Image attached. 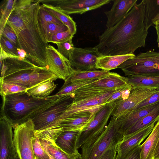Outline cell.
I'll return each instance as SVG.
<instances>
[{
  "label": "cell",
  "instance_id": "6da1fadb",
  "mask_svg": "<svg viewBox=\"0 0 159 159\" xmlns=\"http://www.w3.org/2000/svg\"><path fill=\"white\" fill-rule=\"evenodd\" d=\"M39 0H17L7 21L16 34L19 47L35 65L47 69L45 40L39 21Z\"/></svg>",
  "mask_w": 159,
  "mask_h": 159
},
{
  "label": "cell",
  "instance_id": "7a4b0ae2",
  "mask_svg": "<svg viewBox=\"0 0 159 159\" xmlns=\"http://www.w3.org/2000/svg\"><path fill=\"white\" fill-rule=\"evenodd\" d=\"M145 12L143 0L120 22L99 36V43L95 47L101 57L133 54L138 48L145 47L148 31L144 23Z\"/></svg>",
  "mask_w": 159,
  "mask_h": 159
},
{
  "label": "cell",
  "instance_id": "3957f363",
  "mask_svg": "<svg viewBox=\"0 0 159 159\" xmlns=\"http://www.w3.org/2000/svg\"><path fill=\"white\" fill-rule=\"evenodd\" d=\"M1 115L5 116L13 124L33 120L49 108L70 96H52L37 98L23 92L2 97Z\"/></svg>",
  "mask_w": 159,
  "mask_h": 159
},
{
  "label": "cell",
  "instance_id": "277c9868",
  "mask_svg": "<svg viewBox=\"0 0 159 159\" xmlns=\"http://www.w3.org/2000/svg\"><path fill=\"white\" fill-rule=\"evenodd\" d=\"M0 80L16 84L28 89L57 76L46 68L37 66L26 58L6 59L0 62Z\"/></svg>",
  "mask_w": 159,
  "mask_h": 159
},
{
  "label": "cell",
  "instance_id": "5b68a950",
  "mask_svg": "<svg viewBox=\"0 0 159 159\" xmlns=\"http://www.w3.org/2000/svg\"><path fill=\"white\" fill-rule=\"evenodd\" d=\"M103 106L80 112L66 118L56 120L45 128L36 131L40 139L55 140L64 131H80L93 119L96 113Z\"/></svg>",
  "mask_w": 159,
  "mask_h": 159
},
{
  "label": "cell",
  "instance_id": "8992f818",
  "mask_svg": "<svg viewBox=\"0 0 159 159\" xmlns=\"http://www.w3.org/2000/svg\"><path fill=\"white\" fill-rule=\"evenodd\" d=\"M123 136L115 118L112 116L106 129L98 138L82 146V159H100L109 149L118 146Z\"/></svg>",
  "mask_w": 159,
  "mask_h": 159
},
{
  "label": "cell",
  "instance_id": "52a82bcc",
  "mask_svg": "<svg viewBox=\"0 0 159 159\" xmlns=\"http://www.w3.org/2000/svg\"><path fill=\"white\" fill-rule=\"evenodd\" d=\"M13 140L16 154L20 159H35L32 138L36 130L32 119L20 124H13Z\"/></svg>",
  "mask_w": 159,
  "mask_h": 159
},
{
  "label": "cell",
  "instance_id": "ba28073f",
  "mask_svg": "<svg viewBox=\"0 0 159 159\" xmlns=\"http://www.w3.org/2000/svg\"><path fill=\"white\" fill-rule=\"evenodd\" d=\"M113 102L106 104L96 113L92 120L80 132L77 140V147L98 138L106 129L113 109Z\"/></svg>",
  "mask_w": 159,
  "mask_h": 159
},
{
  "label": "cell",
  "instance_id": "9c48e42d",
  "mask_svg": "<svg viewBox=\"0 0 159 159\" xmlns=\"http://www.w3.org/2000/svg\"><path fill=\"white\" fill-rule=\"evenodd\" d=\"M159 92V88L135 87L132 89L129 97L124 100L113 102L112 116L117 119L133 110L139 104L151 95Z\"/></svg>",
  "mask_w": 159,
  "mask_h": 159
},
{
  "label": "cell",
  "instance_id": "30bf717a",
  "mask_svg": "<svg viewBox=\"0 0 159 159\" xmlns=\"http://www.w3.org/2000/svg\"><path fill=\"white\" fill-rule=\"evenodd\" d=\"M60 8L68 14H80L96 9L110 2L111 0H39Z\"/></svg>",
  "mask_w": 159,
  "mask_h": 159
},
{
  "label": "cell",
  "instance_id": "8fae6325",
  "mask_svg": "<svg viewBox=\"0 0 159 159\" xmlns=\"http://www.w3.org/2000/svg\"><path fill=\"white\" fill-rule=\"evenodd\" d=\"M46 52L48 70L65 81L75 70L69 60L50 44L46 48Z\"/></svg>",
  "mask_w": 159,
  "mask_h": 159
},
{
  "label": "cell",
  "instance_id": "7c38bea8",
  "mask_svg": "<svg viewBox=\"0 0 159 159\" xmlns=\"http://www.w3.org/2000/svg\"><path fill=\"white\" fill-rule=\"evenodd\" d=\"M120 88L112 89L95 95L72 100L65 111L57 120L66 118L80 112L104 106L111 95Z\"/></svg>",
  "mask_w": 159,
  "mask_h": 159
},
{
  "label": "cell",
  "instance_id": "4fadbf2b",
  "mask_svg": "<svg viewBox=\"0 0 159 159\" xmlns=\"http://www.w3.org/2000/svg\"><path fill=\"white\" fill-rule=\"evenodd\" d=\"M100 57L95 47L84 48L75 47L69 60L72 66L75 70L90 71L96 70V64Z\"/></svg>",
  "mask_w": 159,
  "mask_h": 159
},
{
  "label": "cell",
  "instance_id": "5bb4252c",
  "mask_svg": "<svg viewBox=\"0 0 159 159\" xmlns=\"http://www.w3.org/2000/svg\"><path fill=\"white\" fill-rule=\"evenodd\" d=\"M12 128V122L5 116L1 115L0 159H16L17 157Z\"/></svg>",
  "mask_w": 159,
  "mask_h": 159
},
{
  "label": "cell",
  "instance_id": "9a60e30c",
  "mask_svg": "<svg viewBox=\"0 0 159 159\" xmlns=\"http://www.w3.org/2000/svg\"><path fill=\"white\" fill-rule=\"evenodd\" d=\"M125 75L159 76V60H148L133 63L124 62L120 65Z\"/></svg>",
  "mask_w": 159,
  "mask_h": 159
},
{
  "label": "cell",
  "instance_id": "2e32d148",
  "mask_svg": "<svg viewBox=\"0 0 159 159\" xmlns=\"http://www.w3.org/2000/svg\"><path fill=\"white\" fill-rule=\"evenodd\" d=\"M72 101L70 98L51 107L33 120L36 131L42 129L55 121L65 111Z\"/></svg>",
  "mask_w": 159,
  "mask_h": 159
},
{
  "label": "cell",
  "instance_id": "e0dca14e",
  "mask_svg": "<svg viewBox=\"0 0 159 159\" xmlns=\"http://www.w3.org/2000/svg\"><path fill=\"white\" fill-rule=\"evenodd\" d=\"M111 9L104 12L107 21L106 27L111 28L120 22L137 3V0H114Z\"/></svg>",
  "mask_w": 159,
  "mask_h": 159
},
{
  "label": "cell",
  "instance_id": "ac0fdd59",
  "mask_svg": "<svg viewBox=\"0 0 159 159\" xmlns=\"http://www.w3.org/2000/svg\"><path fill=\"white\" fill-rule=\"evenodd\" d=\"M159 105V102L146 107L132 110L116 119L117 125L123 135L141 118L146 116Z\"/></svg>",
  "mask_w": 159,
  "mask_h": 159
},
{
  "label": "cell",
  "instance_id": "d6986e66",
  "mask_svg": "<svg viewBox=\"0 0 159 159\" xmlns=\"http://www.w3.org/2000/svg\"><path fill=\"white\" fill-rule=\"evenodd\" d=\"M155 124L154 123L133 134L124 136L123 139L117 146V153H125L140 145L151 132Z\"/></svg>",
  "mask_w": 159,
  "mask_h": 159
},
{
  "label": "cell",
  "instance_id": "ffe728a7",
  "mask_svg": "<svg viewBox=\"0 0 159 159\" xmlns=\"http://www.w3.org/2000/svg\"><path fill=\"white\" fill-rule=\"evenodd\" d=\"M80 131H64L60 134L54 141L66 152L70 155L80 153L77 147V140Z\"/></svg>",
  "mask_w": 159,
  "mask_h": 159
},
{
  "label": "cell",
  "instance_id": "44dd1931",
  "mask_svg": "<svg viewBox=\"0 0 159 159\" xmlns=\"http://www.w3.org/2000/svg\"><path fill=\"white\" fill-rule=\"evenodd\" d=\"M134 54L106 56L99 57L96 66V69L109 71L118 68L124 62L134 57Z\"/></svg>",
  "mask_w": 159,
  "mask_h": 159
},
{
  "label": "cell",
  "instance_id": "7402d4cb",
  "mask_svg": "<svg viewBox=\"0 0 159 159\" xmlns=\"http://www.w3.org/2000/svg\"><path fill=\"white\" fill-rule=\"evenodd\" d=\"M159 139V120L154 126L146 140L140 146V159H153Z\"/></svg>",
  "mask_w": 159,
  "mask_h": 159
},
{
  "label": "cell",
  "instance_id": "603a6c76",
  "mask_svg": "<svg viewBox=\"0 0 159 159\" xmlns=\"http://www.w3.org/2000/svg\"><path fill=\"white\" fill-rule=\"evenodd\" d=\"M128 84L126 77L111 72L106 76L97 80L90 84L99 88L107 89H118Z\"/></svg>",
  "mask_w": 159,
  "mask_h": 159
},
{
  "label": "cell",
  "instance_id": "cb8c5ba5",
  "mask_svg": "<svg viewBox=\"0 0 159 159\" xmlns=\"http://www.w3.org/2000/svg\"><path fill=\"white\" fill-rule=\"evenodd\" d=\"M43 148L54 159H82L81 154L70 155L65 152L52 140L39 138Z\"/></svg>",
  "mask_w": 159,
  "mask_h": 159
},
{
  "label": "cell",
  "instance_id": "d4e9b609",
  "mask_svg": "<svg viewBox=\"0 0 159 159\" xmlns=\"http://www.w3.org/2000/svg\"><path fill=\"white\" fill-rule=\"evenodd\" d=\"M110 72L103 70L85 71L75 69L73 73L65 81L64 84L98 79L106 76Z\"/></svg>",
  "mask_w": 159,
  "mask_h": 159
},
{
  "label": "cell",
  "instance_id": "484cf974",
  "mask_svg": "<svg viewBox=\"0 0 159 159\" xmlns=\"http://www.w3.org/2000/svg\"><path fill=\"white\" fill-rule=\"evenodd\" d=\"M41 5L49 13L66 25L71 34L74 35L76 34L77 31L76 23L69 15L55 6L46 3H42Z\"/></svg>",
  "mask_w": 159,
  "mask_h": 159
},
{
  "label": "cell",
  "instance_id": "4316f807",
  "mask_svg": "<svg viewBox=\"0 0 159 159\" xmlns=\"http://www.w3.org/2000/svg\"><path fill=\"white\" fill-rule=\"evenodd\" d=\"M159 120V105L146 116L141 118L124 134H133Z\"/></svg>",
  "mask_w": 159,
  "mask_h": 159
},
{
  "label": "cell",
  "instance_id": "83f0119b",
  "mask_svg": "<svg viewBox=\"0 0 159 159\" xmlns=\"http://www.w3.org/2000/svg\"><path fill=\"white\" fill-rule=\"evenodd\" d=\"M126 78L128 84L133 88H159V76H132Z\"/></svg>",
  "mask_w": 159,
  "mask_h": 159
},
{
  "label": "cell",
  "instance_id": "f1b7e54d",
  "mask_svg": "<svg viewBox=\"0 0 159 159\" xmlns=\"http://www.w3.org/2000/svg\"><path fill=\"white\" fill-rule=\"evenodd\" d=\"M57 86V84L53 81L48 80L28 89L26 92L29 95L34 97H46L49 96Z\"/></svg>",
  "mask_w": 159,
  "mask_h": 159
},
{
  "label": "cell",
  "instance_id": "f546056e",
  "mask_svg": "<svg viewBox=\"0 0 159 159\" xmlns=\"http://www.w3.org/2000/svg\"><path fill=\"white\" fill-rule=\"evenodd\" d=\"M111 89L98 87L90 84L83 86L75 91L71 98L73 100H77L102 93Z\"/></svg>",
  "mask_w": 159,
  "mask_h": 159
},
{
  "label": "cell",
  "instance_id": "4dcf8cb0",
  "mask_svg": "<svg viewBox=\"0 0 159 159\" xmlns=\"http://www.w3.org/2000/svg\"><path fill=\"white\" fill-rule=\"evenodd\" d=\"M145 5L144 23L148 30L153 24L152 20L159 12V0H144Z\"/></svg>",
  "mask_w": 159,
  "mask_h": 159
},
{
  "label": "cell",
  "instance_id": "1f68e13d",
  "mask_svg": "<svg viewBox=\"0 0 159 159\" xmlns=\"http://www.w3.org/2000/svg\"><path fill=\"white\" fill-rule=\"evenodd\" d=\"M17 0H4L0 5V36L16 4Z\"/></svg>",
  "mask_w": 159,
  "mask_h": 159
},
{
  "label": "cell",
  "instance_id": "d6a6232c",
  "mask_svg": "<svg viewBox=\"0 0 159 159\" xmlns=\"http://www.w3.org/2000/svg\"><path fill=\"white\" fill-rule=\"evenodd\" d=\"M40 25L46 41L47 43L49 42L52 37L53 35L69 30L68 27L65 25H58L53 23H48Z\"/></svg>",
  "mask_w": 159,
  "mask_h": 159
},
{
  "label": "cell",
  "instance_id": "836d02e7",
  "mask_svg": "<svg viewBox=\"0 0 159 159\" xmlns=\"http://www.w3.org/2000/svg\"><path fill=\"white\" fill-rule=\"evenodd\" d=\"M97 80L64 84L59 91L55 95L57 96L71 97L73 93L77 89L83 86L92 83Z\"/></svg>",
  "mask_w": 159,
  "mask_h": 159
},
{
  "label": "cell",
  "instance_id": "e575fe53",
  "mask_svg": "<svg viewBox=\"0 0 159 159\" xmlns=\"http://www.w3.org/2000/svg\"><path fill=\"white\" fill-rule=\"evenodd\" d=\"M0 94L2 97L15 93L26 92L28 89L11 82L0 80Z\"/></svg>",
  "mask_w": 159,
  "mask_h": 159
},
{
  "label": "cell",
  "instance_id": "d590c367",
  "mask_svg": "<svg viewBox=\"0 0 159 159\" xmlns=\"http://www.w3.org/2000/svg\"><path fill=\"white\" fill-rule=\"evenodd\" d=\"M133 87L129 84L119 89L111 95L106 104L112 103L116 100H124L127 99Z\"/></svg>",
  "mask_w": 159,
  "mask_h": 159
},
{
  "label": "cell",
  "instance_id": "8d00e7d4",
  "mask_svg": "<svg viewBox=\"0 0 159 159\" xmlns=\"http://www.w3.org/2000/svg\"><path fill=\"white\" fill-rule=\"evenodd\" d=\"M32 142L34 152L37 159H50L48 155L41 145L39 138L35 133L32 138Z\"/></svg>",
  "mask_w": 159,
  "mask_h": 159
},
{
  "label": "cell",
  "instance_id": "74e56055",
  "mask_svg": "<svg viewBox=\"0 0 159 159\" xmlns=\"http://www.w3.org/2000/svg\"><path fill=\"white\" fill-rule=\"evenodd\" d=\"M153 59L159 60V52L150 50L145 52H140L133 58L125 62L128 63H133Z\"/></svg>",
  "mask_w": 159,
  "mask_h": 159
},
{
  "label": "cell",
  "instance_id": "f35d334b",
  "mask_svg": "<svg viewBox=\"0 0 159 159\" xmlns=\"http://www.w3.org/2000/svg\"><path fill=\"white\" fill-rule=\"evenodd\" d=\"M39 24L42 25L48 23H53L58 25H64L55 16L49 13L40 5L39 14Z\"/></svg>",
  "mask_w": 159,
  "mask_h": 159
},
{
  "label": "cell",
  "instance_id": "ab89813d",
  "mask_svg": "<svg viewBox=\"0 0 159 159\" xmlns=\"http://www.w3.org/2000/svg\"><path fill=\"white\" fill-rule=\"evenodd\" d=\"M72 39H70L63 42L56 44L57 47V49L58 51L68 59L72 53L75 47Z\"/></svg>",
  "mask_w": 159,
  "mask_h": 159
},
{
  "label": "cell",
  "instance_id": "60d3db41",
  "mask_svg": "<svg viewBox=\"0 0 159 159\" xmlns=\"http://www.w3.org/2000/svg\"><path fill=\"white\" fill-rule=\"evenodd\" d=\"M0 46L7 53L15 56H18L17 49L19 48L2 36H0Z\"/></svg>",
  "mask_w": 159,
  "mask_h": 159
},
{
  "label": "cell",
  "instance_id": "b9f144b4",
  "mask_svg": "<svg viewBox=\"0 0 159 159\" xmlns=\"http://www.w3.org/2000/svg\"><path fill=\"white\" fill-rule=\"evenodd\" d=\"M141 144L125 153H117L115 159H140Z\"/></svg>",
  "mask_w": 159,
  "mask_h": 159
},
{
  "label": "cell",
  "instance_id": "7bdbcfd3",
  "mask_svg": "<svg viewBox=\"0 0 159 159\" xmlns=\"http://www.w3.org/2000/svg\"><path fill=\"white\" fill-rule=\"evenodd\" d=\"M73 36L74 35L71 34L68 30L53 35L52 37L49 42L56 44L63 42L70 39H72Z\"/></svg>",
  "mask_w": 159,
  "mask_h": 159
},
{
  "label": "cell",
  "instance_id": "ee69618b",
  "mask_svg": "<svg viewBox=\"0 0 159 159\" xmlns=\"http://www.w3.org/2000/svg\"><path fill=\"white\" fill-rule=\"evenodd\" d=\"M3 36L19 48L16 35L11 27L7 24L5 26L1 36Z\"/></svg>",
  "mask_w": 159,
  "mask_h": 159
},
{
  "label": "cell",
  "instance_id": "f6af8a7d",
  "mask_svg": "<svg viewBox=\"0 0 159 159\" xmlns=\"http://www.w3.org/2000/svg\"><path fill=\"white\" fill-rule=\"evenodd\" d=\"M159 102V92L153 94L138 104L134 110L146 107Z\"/></svg>",
  "mask_w": 159,
  "mask_h": 159
},
{
  "label": "cell",
  "instance_id": "bcb514c9",
  "mask_svg": "<svg viewBox=\"0 0 159 159\" xmlns=\"http://www.w3.org/2000/svg\"><path fill=\"white\" fill-rule=\"evenodd\" d=\"M117 146L109 149L100 159H115L117 154Z\"/></svg>",
  "mask_w": 159,
  "mask_h": 159
},
{
  "label": "cell",
  "instance_id": "7dc6e473",
  "mask_svg": "<svg viewBox=\"0 0 159 159\" xmlns=\"http://www.w3.org/2000/svg\"><path fill=\"white\" fill-rule=\"evenodd\" d=\"M17 50L18 55L20 59H23L26 58L27 53L24 50L19 48Z\"/></svg>",
  "mask_w": 159,
  "mask_h": 159
},
{
  "label": "cell",
  "instance_id": "c3c4849f",
  "mask_svg": "<svg viewBox=\"0 0 159 159\" xmlns=\"http://www.w3.org/2000/svg\"><path fill=\"white\" fill-rule=\"evenodd\" d=\"M153 159H159V139L154 151Z\"/></svg>",
  "mask_w": 159,
  "mask_h": 159
},
{
  "label": "cell",
  "instance_id": "681fc988",
  "mask_svg": "<svg viewBox=\"0 0 159 159\" xmlns=\"http://www.w3.org/2000/svg\"><path fill=\"white\" fill-rule=\"evenodd\" d=\"M152 22L154 25H159V12L152 20Z\"/></svg>",
  "mask_w": 159,
  "mask_h": 159
},
{
  "label": "cell",
  "instance_id": "f907efd6",
  "mask_svg": "<svg viewBox=\"0 0 159 159\" xmlns=\"http://www.w3.org/2000/svg\"><path fill=\"white\" fill-rule=\"evenodd\" d=\"M155 28L157 35V42L158 43V46L159 47V25H155Z\"/></svg>",
  "mask_w": 159,
  "mask_h": 159
},
{
  "label": "cell",
  "instance_id": "816d5d0a",
  "mask_svg": "<svg viewBox=\"0 0 159 159\" xmlns=\"http://www.w3.org/2000/svg\"><path fill=\"white\" fill-rule=\"evenodd\" d=\"M48 154V153H47ZM49 156L50 159H54L49 154H48ZM35 159H37L35 157Z\"/></svg>",
  "mask_w": 159,
  "mask_h": 159
},
{
  "label": "cell",
  "instance_id": "f5cc1de1",
  "mask_svg": "<svg viewBox=\"0 0 159 159\" xmlns=\"http://www.w3.org/2000/svg\"><path fill=\"white\" fill-rule=\"evenodd\" d=\"M16 159H20V158H19V157H18V156H17V157H16Z\"/></svg>",
  "mask_w": 159,
  "mask_h": 159
}]
</instances>
